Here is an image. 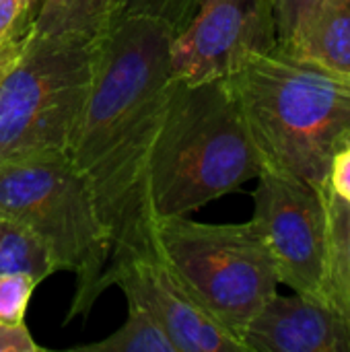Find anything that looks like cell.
I'll list each match as a JSON object with an SVG mask.
<instances>
[{
    "label": "cell",
    "mask_w": 350,
    "mask_h": 352,
    "mask_svg": "<svg viewBox=\"0 0 350 352\" xmlns=\"http://www.w3.org/2000/svg\"><path fill=\"white\" fill-rule=\"evenodd\" d=\"M173 35L163 21L120 16L99 45L93 85L66 151L89 177L109 229L103 291L120 266L153 250L146 167L177 87L169 62Z\"/></svg>",
    "instance_id": "6da1fadb"
},
{
    "label": "cell",
    "mask_w": 350,
    "mask_h": 352,
    "mask_svg": "<svg viewBox=\"0 0 350 352\" xmlns=\"http://www.w3.org/2000/svg\"><path fill=\"white\" fill-rule=\"evenodd\" d=\"M266 171L328 188L334 155L350 144V74L278 45L227 76Z\"/></svg>",
    "instance_id": "7a4b0ae2"
},
{
    "label": "cell",
    "mask_w": 350,
    "mask_h": 352,
    "mask_svg": "<svg viewBox=\"0 0 350 352\" xmlns=\"http://www.w3.org/2000/svg\"><path fill=\"white\" fill-rule=\"evenodd\" d=\"M262 171V157L229 80H177L146 167L155 219L190 214L258 179Z\"/></svg>",
    "instance_id": "3957f363"
},
{
    "label": "cell",
    "mask_w": 350,
    "mask_h": 352,
    "mask_svg": "<svg viewBox=\"0 0 350 352\" xmlns=\"http://www.w3.org/2000/svg\"><path fill=\"white\" fill-rule=\"evenodd\" d=\"M0 212L25 225L50 252L58 270L76 276L68 322L91 311L103 293L111 237L89 177L68 155L0 163Z\"/></svg>",
    "instance_id": "277c9868"
},
{
    "label": "cell",
    "mask_w": 350,
    "mask_h": 352,
    "mask_svg": "<svg viewBox=\"0 0 350 352\" xmlns=\"http://www.w3.org/2000/svg\"><path fill=\"white\" fill-rule=\"evenodd\" d=\"M153 245L198 305L237 340L281 285L254 219L210 225L188 214L161 217L153 225Z\"/></svg>",
    "instance_id": "5b68a950"
},
{
    "label": "cell",
    "mask_w": 350,
    "mask_h": 352,
    "mask_svg": "<svg viewBox=\"0 0 350 352\" xmlns=\"http://www.w3.org/2000/svg\"><path fill=\"white\" fill-rule=\"evenodd\" d=\"M99 45L29 33L0 85V163L68 151L93 85Z\"/></svg>",
    "instance_id": "8992f818"
},
{
    "label": "cell",
    "mask_w": 350,
    "mask_h": 352,
    "mask_svg": "<svg viewBox=\"0 0 350 352\" xmlns=\"http://www.w3.org/2000/svg\"><path fill=\"white\" fill-rule=\"evenodd\" d=\"M328 192L330 188L264 169L254 190L252 219L266 239L281 285L334 307Z\"/></svg>",
    "instance_id": "52a82bcc"
},
{
    "label": "cell",
    "mask_w": 350,
    "mask_h": 352,
    "mask_svg": "<svg viewBox=\"0 0 350 352\" xmlns=\"http://www.w3.org/2000/svg\"><path fill=\"white\" fill-rule=\"evenodd\" d=\"M278 45L270 0H200L171 39V74L186 85L227 78Z\"/></svg>",
    "instance_id": "ba28073f"
},
{
    "label": "cell",
    "mask_w": 350,
    "mask_h": 352,
    "mask_svg": "<svg viewBox=\"0 0 350 352\" xmlns=\"http://www.w3.org/2000/svg\"><path fill=\"white\" fill-rule=\"evenodd\" d=\"M113 285L128 301L157 318L175 352H245L233 334L198 305L155 248L120 266L111 276Z\"/></svg>",
    "instance_id": "9c48e42d"
},
{
    "label": "cell",
    "mask_w": 350,
    "mask_h": 352,
    "mask_svg": "<svg viewBox=\"0 0 350 352\" xmlns=\"http://www.w3.org/2000/svg\"><path fill=\"white\" fill-rule=\"evenodd\" d=\"M245 352H350V326L305 295H272L241 332Z\"/></svg>",
    "instance_id": "30bf717a"
},
{
    "label": "cell",
    "mask_w": 350,
    "mask_h": 352,
    "mask_svg": "<svg viewBox=\"0 0 350 352\" xmlns=\"http://www.w3.org/2000/svg\"><path fill=\"white\" fill-rule=\"evenodd\" d=\"M281 50L350 74V0H318Z\"/></svg>",
    "instance_id": "8fae6325"
},
{
    "label": "cell",
    "mask_w": 350,
    "mask_h": 352,
    "mask_svg": "<svg viewBox=\"0 0 350 352\" xmlns=\"http://www.w3.org/2000/svg\"><path fill=\"white\" fill-rule=\"evenodd\" d=\"M126 0H43L33 31L56 37L103 41L124 14Z\"/></svg>",
    "instance_id": "7c38bea8"
},
{
    "label": "cell",
    "mask_w": 350,
    "mask_h": 352,
    "mask_svg": "<svg viewBox=\"0 0 350 352\" xmlns=\"http://www.w3.org/2000/svg\"><path fill=\"white\" fill-rule=\"evenodd\" d=\"M2 272H27L37 283L58 272L47 248L25 225L4 212H0V274Z\"/></svg>",
    "instance_id": "4fadbf2b"
},
{
    "label": "cell",
    "mask_w": 350,
    "mask_h": 352,
    "mask_svg": "<svg viewBox=\"0 0 350 352\" xmlns=\"http://www.w3.org/2000/svg\"><path fill=\"white\" fill-rule=\"evenodd\" d=\"M85 352H175L171 338L157 318L142 305L128 301V318L107 338L76 346Z\"/></svg>",
    "instance_id": "5bb4252c"
},
{
    "label": "cell",
    "mask_w": 350,
    "mask_h": 352,
    "mask_svg": "<svg viewBox=\"0 0 350 352\" xmlns=\"http://www.w3.org/2000/svg\"><path fill=\"white\" fill-rule=\"evenodd\" d=\"M330 291L334 309L350 326V204L328 192Z\"/></svg>",
    "instance_id": "9a60e30c"
},
{
    "label": "cell",
    "mask_w": 350,
    "mask_h": 352,
    "mask_svg": "<svg viewBox=\"0 0 350 352\" xmlns=\"http://www.w3.org/2000/svg\"><path fill=\"white\" fill-rule=\"evenodd\" d=\"M37 285L39 283L27 272L0 274V324L25 322V314Z\"/></svg>",
    "instance_id": "2e32d148"
},
{
    "label": "cell",
    "mask_w": 350,
    "mask_h": 352,
    "mask_svg": "<svg viewBox=\"0 0 350 352\" xmlns=\"http://www.w3.org/2000/svg\"><path fill=\"white\" fill-rule=\"evenodd\" d=\"M200 0H126L124 14H142L167 23L175 33L196 12Z\"/></svg>",
    "instance_id": "e0dca14e"
},
{
    "label": "cell",
    "mask_w": 350,
    "mask_h": 352,
    "mask_svg": "<svg viewBox=\"0 0 350 352\" xmlns=\"http://www.w3.org/2000/svg\"><path fill=\"white\" fill-rule=\"evenodd\" d=\"M272 10H274V21H276V35H278V45L287 43L301 19L314 8L318 0H270Z\"/></svg>",
    "instance_id": "ac0fdd59"
},
{
    "label": "cell",
    "mask_w": 350,
    "mask_h": 352,
    "mask_svg": "<svg viewBox=\"0 0 350 352\" xmlns=\"http://www.w3.org/2000/svg\"><path fill=\"white\" fill-rule=\"evenodd\" d=\"M328 188L336 198L350 204V144L334 155L328 175Z\"/></svg>",
    "instance_id": "d6986e66"
},
{
    "label": "cell",
    "mask_w": 350,
    "mask_h": 352,
    "mask_svg": "<svg viewBox=\"0 0 350 352\" xmlns=\"http://www.w3.org/2000/svg\"><path fill=\"white\" fill-rule=\"evenodd\" d=\"M43 351L27 330L25 322L21 324H0V352H39Z\"/></svg>",
    "instance_id": "ffe728a7"
},
{
    "label": "cell",
    "mask_w": 350,
    "mask_h": 352,
    "mask_svg": "<svg viewBox=\"0 0 350 352\" xmlns=\"http://www.w3.org/2000/svg\"><path fill=\"white\" fill-rule=\"evenodd\" d=\"M33 21L35 16L21 0H0V39L17 29L33 27Z\"/></svg>",
    "instance_id": "44dd1931"
},
{
    "label": "cell",
    "mask_w": 350,
    "mask_h": 352,
    "mask_svg": "<svg viewBox=\"0 0 350 352\" xmlns=\"http://www.w3.org/2000/svg\"><path fill=\"white\" fill-rule=\"evenodd\" d=\"M31 31H33V27H23V29L12 31L4 39H0V85L6 78V74L10 72V68L14 66V62L19 60Z\"/></svg>",
    "instance_id": "7402d4cb"
},
{
    "label": "cell",
    "mask_w": 350,
    "mask_h": 352,
    "mask_svg": "<svg viewBox=\"0 0 350 352\" xmlns=\"http://www.w3.org/2000/svg\"><path fill=\"white\" fill-rule=\"evenodd\" d=\"M21 2L27 6V10H29L33 16H37L39 8H41V4H43V0H21Z\"/></svg>",
    "instance_id": "603a6c76"
}]
</instances>
